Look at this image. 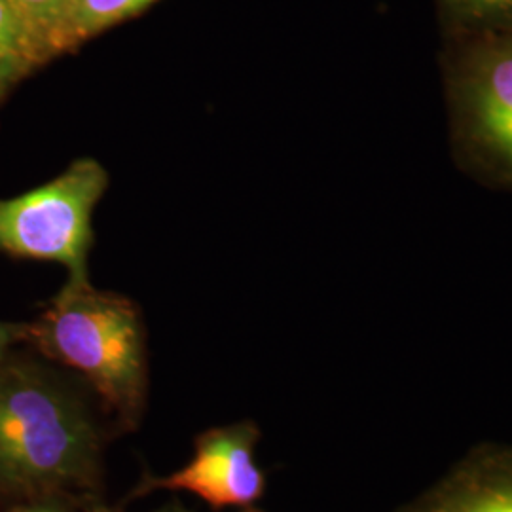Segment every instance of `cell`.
I'll return each instance as SVG.
<instances>
[{"instance_id": "obj_1", "label": "cell", "mask_w": 512, "mask_h": 512, "mask_svg": "<svg viewBox=\"0 0 512 512\" xmlns=\"http://www.w3.org/2000/svg\"><path fill=\"white\" fill-rule=\"evenodd\" d=\"M120 433L90 385L38 353L0 361V507L107 501V448Z\"/></svg>"}, {"instance_id": "obj_2", "label": "cell", "mask_w": 512, "mask_h": 512, "mask_svg": "<svg viewBox=\"0 0 512 512\" xmlns=\"http://www.w3.org/2000/svg\"><path fill=\"white\" fill-rule=\"evenodd\" d=\"M25 344L90 385L120 435L141 429L150 389L147 327L129 296L95 289L90 277H67L25 323Z\"/></svg>"}, {"instance_id": "obj_3", "label": "cell", "mask_w": 512, "mask_h": 512, "mask_svg": "<svg viewBox=\"0 0 512 512\" xmlns=\"http://www.w3.org/2000/svg\"><path fill=\"white\" fill-rule=\"evenodd\" d=\"M450 40L454 141L482 177L512 190V29Z\"/></svg>"}, {"instance_id": "obj_4", "label": "cell", "mask_w": 512, "mask_h": 512, "mask_svg": "<svg viewBox=\"0 0 512 512\" xmlns=\"http://www.w3.org/2000/svg\"><path fill=\"white\" fill-rule=\"evenodd\" d=\"M107 188V169L80 158L52 181L0 200V253L57 262L71 279L90 277L93 213Z\"/></svg>"}, {"instance_id": "obj_5", "label": "cell", "mask_w": 512, "mask_h": 512, "mask_svg": "<svg viewBox=\"0 0 512 512\" xmlns=\"http://www.w3.org/2000/svg\"><path fill=\"white\" fill-rule=\"evenodd\" d=\"M262 431L253 420L215 425L196 435L194 456L169 475L143 471L122 505L154 492L196 495L213 511L258 505L266 494L268 476L256 461Z\"/></svg>"}, {"instance_id": "obj_6", "label": "cell", "mask_w": 512, "mask_h": 512, "mask_svg": "<svg viewBox=\"0 0 512 512\" xmlns=\"http://www.w3.org/2000/svg\"><path fill=\"white\" fill-rule=\"evenodd\" d=\"M395 512H512V444L471 448Z\"/></svg>"}, {"instance_id": "obj_7", "label": "cell", "mask_w": 512, "mask_h": 512, "mask_svg": "<svg viewBox=\"0 0 512 512\" xmlns=\"http://www.w3.org/2000/svg\"><path fill=\"white\" fill-rule=\"evenodd\" d=\"M450 37L512 29V0H437Z\"/></svg>"}, {"instance_id": "obj_8", "label": "cell", "mask_w": 512, "mask_h": 512, "mask_svg": "<svg viewBox=\"0 0 512 512\" xmlns=\"http://www.w3.org/2000/svg\"><path fill=\"white\" fill-rule=\"evenodd\" d=\"M25 19L44 52L54 55L71 50L69 27L73 18L74 0H10Z\"/></svg>"}, {"instance_id": "obj_9", "label": "cell", "mask_w": 512, "mask_h": 512, "mask_svg": "<svg viewBox=\"0 0 512 512\" xmlns=\"http://www.w3.org/2000/svg\"><path fill=\"white\" fill-rule=\"evenodd\" d=\"M156 0H74L69 44L74 46L145 12Z\"/></svg>"}, {"instance_id": "obj_10", "label": "cell", "mask_w": 512, "mask_h": 512, "mask_svg": "<svg viewBox=\"0 0 512 512\" xmlns=\"http://www.w3.org/2000/svg\"><path fill=\"white\" fill-rule=\"evenodd\" d=\"M0 55L37 69L50 57L10 0H0Z\"/></svg>"}, {"instance_id": "obj_11", "label": "cell", "mask_w": 512, "mask_h": 512, "mask_svg": "<svg viewBox=\"0 0 512 512\" xmlns=\"http://www.w3.org/2000/svg\"><path fill=\"white\" fill-rule=\"evenodd\" d=\"M93 507L65 497H42L2 505L0 512H90Z\"/></svg>"}, {"instance_id": "obj_12", "label": "cell", "mask_w": 512, "mask_h": 512, "mask_svg": "<svg viewBox=\"0 0 512 512\" xmlns=\"http://www.w3.org/2000/svg\"><path fill=\"white\" fill-rule=\"evenodd\" d=\"M33 71L29 65L21 63L18 59L12 57H2L0 55V99L8 93V90L18 84L19 80Z\"/></svg>"}, {"instance_id": "obj_13", "label": "cell", "mask_w": 512, "mask_h": 512, "mask_svg": "<svg viewBox=\"0 0 512 512\" xmlns=\"http://www.w3.org/2000/svg\"><path fill=\"white\" fill-rule=\"evenodd\" d=\"M16 344H25V323L0 321V361L12 353Z\"/></svg>"}, {"instance_id": "obj_14", "label": "cell", "mask_w": 512, "mask_h": 512, "mask_svg": "<svg viewBox=\"0 0 512 512\" xmlns=\"http://www.w3.org/2000/svg\"><path fill=\"white\" fill-rule=\"evenodd\" d=\"M90 512H124L122 511V507H112L109 505L107 501H103V503H97L95 507H93ZM152 512H194L186 503H184L181 497H171V499H167L162 507H158V509H154Z\"/></svg>"}, {"instance_id": "obj_15", "label": "cell", "mask_w": 512, "mask_h": 512, "mask_svg": "<svg viewBox=\"0 0 512 512\" xmlns=\"http://www.w3.org/2000/svg\"><path fill=\"white\" fill-rule=\"evenodd\" d=\"M239 512H266L264 509H260L258 505H253V507H245V509H241Z\"/></svg>"}]
</instances>
